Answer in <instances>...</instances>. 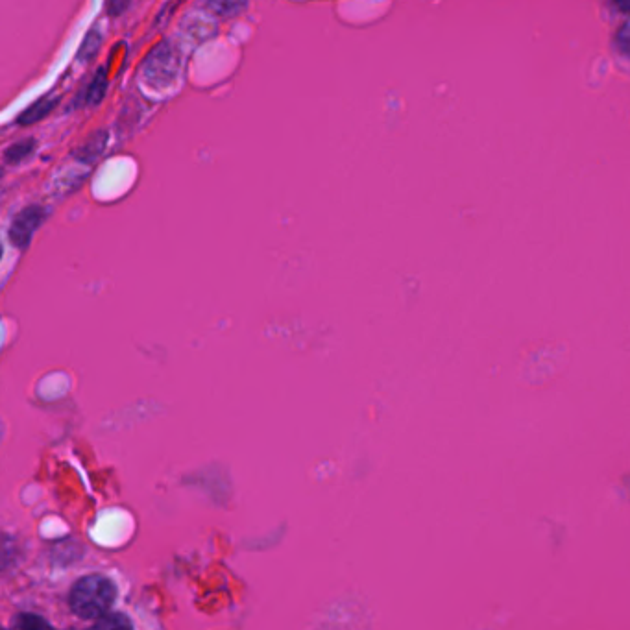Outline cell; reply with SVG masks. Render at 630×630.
I'll return each instance as SVG.
<instances>
[{
	"label": "cell",
	"mask_w": 630,
	"mask_h": 630,
	"mask_svg": "<svg viewBox=\"0 0 630 630\" xmlns=\"http://www.w3.org/2000/svg\"><path fill=\"white\" fill-rule=\"evenodd\" d=\"M91 630H132V623L124 614H104Z\"/></svg>",
	"instance_id": "obj_6"
},
{
	"label": "cell",
	"mask_w": 630,
	"mask_h": 630,
	"mask_svg": "<svg viewBox=\"0 0 630 630\" xmlns=\"http://www.w3.org/2000/svg\"><path fill=\"white\" fill-rule=\"evenodd\" d=\"M104 93H106V76H104V71H98L95 80H93V84L89 87L87 100H89L91 104H98V102L102 100V97H104Z\"/></svg>",
	"instance_id": "obj_7"
},
{
	"label": "cell",
	"mask_w": 630,
	"mask_h": 630,
	"mask_svg": "<svg viewBox=\"0 0 630 630\" xmlns=\"http://www.w3.org/2000/svg\"><path fill=\"white\" fill-rule=\"evenodd\" d=\"M43 219H45V211L41 207H26L25 211H21L13 220L12 228H10L12 243L21 248L28 246Z\"/></svg>",
	"instance_id": "obj_2"
},
{
	"label": "cell",
	"mask_w": 630,
	"mask_h": 630,
	"mask_svg": "<svg viewBox=\"0 0 630 630\" xmlns=\"http://www.w3.org/2000/svg\"><path fill=\"white\" fill-rule=\"evenodd\" d=\"M0 257H2V246H0Z\"/></svg>",
	"instance_id": "obj_9"
},
{
	"label": "cell",
	"mask_w": 630,
	"mask_h": 630,
	"mask_svg": "<svg viewBox=\"0 0 630 630\" xmlns=\"http://www.w3.org/2000/svg\"><path fill=\"white\" fill-rule=\"evenodd\" d=\"M12 630H56L47 619L37 614H19L13 618Z\"/></svg>",
	"instance_id": "obj_4"
},
{
	"label": "cell",
	"mask_w": 630,
	"mask_h": 630,
	"mask_svg": "<svg viewBox=\"0 0 630 630\" xmlns=\"http://www.w3.org/2000/svg\"><path fill=\"white\" fill-rule=\"evenodd\" d=\"M174 58H172V50L167 45H161L159 49L152 52V56L146 61V76L152 82L159 84H169L174 76Z\"/></svg>",
	"instance_id": "obj_3"
},
{
	"label": "cell",
	"mask_w": 630,
	"mask_h": 630,
	"mask_svg": "<svg viewBox=\"0 0 630 630\" xmlns=\"http://www.w3.org/2000/svg\"><path fill=\"white\" fill-rule=\"evenodd\" d=\"M0 630H4V629H0Z\"/></svg>",
	"instance_id": "obj_10"
},
{
	"label": "cell",
	"mask_w": 630,
	"mask_h": 630,
	"mask_svg": "<svg viewBox=\"0 0 630 630\" xmlns=\"http://www.w3.org/2000/svg\"><path fill=\"white\" fill-rule=\"evenodd\" d=\"M56 106V100H50V98H43V100H39L37 104H34L32 108H28V110L19 117V122L21 124H32V122L41 121L43 117H47L52 108Z\"/></svg>",
	"instance_id": "obj_5"
},
{
	"label": "cell",
	"mask_w": 630,
	"mask_h": 630,
	"mask_svg": "<svg viewBox=\"0 0 630 630\" xmlns=\"http://www.w3.org/2000/svg\"><path fill=\"white\" fill-rule=\"evenodd\" d=\"M115 586L110 579L100 575H89L74 584L71 592V608L74 614L84 619L104 616L115 601Z\"/></svg>",
	"instance_id": "obj_1"
},
{
	"label": "cell",
	"mask_w": 630,
	"mask_h": 630,
	"mask_svg": "<svg viewBox=\"0 0 630 630\" xmlns=\"http://www.w3.org/2000/svg\"><path fill=\"white\" fill-rule=\"evenodd\" d=\"M34 150V141H25V143H19V145L12 146L6 154V158L10 161H21V159L28 156L30 152Z\"/></svg>",
	"instance_id": "obj_8"
}]
</instances>
